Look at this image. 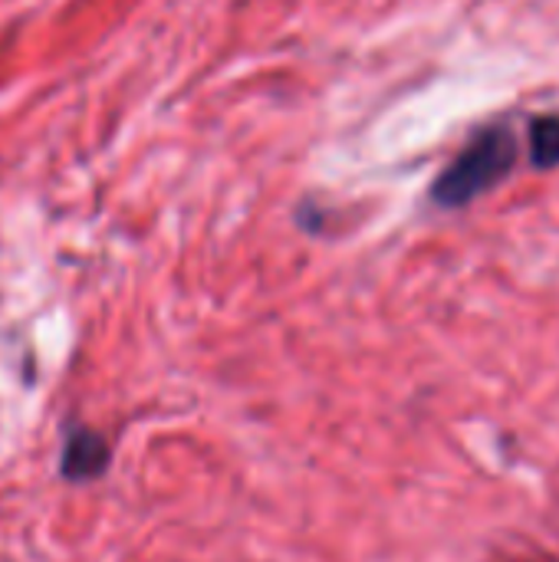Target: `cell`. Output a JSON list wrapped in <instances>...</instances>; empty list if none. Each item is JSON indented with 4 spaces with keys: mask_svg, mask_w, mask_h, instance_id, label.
I'll use <instances>...</instances> for the list:
<instances>
[{
    "mask_svg": "<svg viewBox=\"0 0 559 562\" xmlns=\"http://www.w3.org/2000/svg\"><path fill=\"white\" fill-rule=\"evenodd\" d=\"M517 165V142L507 128H484L435 181L432 201L458 211L501 184Z\"/></svg>",
    "mask_w": 559,
    "mask_h": 562,
    "instance_id": "obj_1",
    "label": "cell"
},
{
    "mask_svg": "<svg viewBox=\"0 0 559 562\" xmlns=\"http://www.w3.org/2000/svg\"><path fill=\"white\" fill-rule=\"evenodd\" d=\"M59 431H63L59 435V464H56L59 481H66L72 487L102 481L112 464V445L96 428H89L82 422H63Z\"/></svg>",
    "mask_w": 559,
    "mask_h": 562,
    "instance_id": "obj_2",
    "label": "cell"
},
{
    "mask_svg": "<svg viewBox=\"0 0 559 562\" xmlns=\"http://www.w3.org/2000/svg\"><path fill=\"white\" fill-rule=\"evenodd\" d=\"M530 158L537 168L559 165V115H540L530 122Z\"/></svg>",
    "mask_w": 559,
    "mask_h": 562,
    "instance_id": "obj_3",
    "label": "cell"
}]
</instances>
